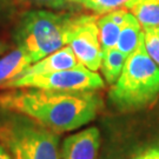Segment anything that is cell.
Segmentation results:
<instances>
[{
    "label": "cell",
    "mask_w": 159,
    "mask_h": 159,
    "mask_svg": "<svg viewBox=\"0 0 159 159\" xmlns=\"http://www.w3.org/2000/svg\"><path fill=\"white\" fill-rule=\"evenodd\" d=\"M104 106L98 91H52L33 87L0 92V110L27 116L56 133L89 124Z\"/></svg>",
    "instance_id": "obj_1"
},
{
    "label": "cell",
    "mask_w": 159,
    "mask_h": 159,
    "mask_svg": "<svg viewBox=\"0 0 159 159\" xmlns=\"http://www.w3.org/2000/svg\"><path fill=\"white\" fill-rule=\"evenodd\" d=\"M159 97V66L148 56L142 32L139 45L126 58L108 100L118 111L131 112L151 106Z\"/></svg>",
    "instance_id": "obj_2"
},
{
    "label": "cell",
    "mask_w": 159,
    "mask_h": 159,
    "mask_svg": "<svg viewBox=\"0 0 159 159\" xmlns=\"http://www.w3.org/2000/svg\"><path fill=\"white\" fill-rule=\"evenodd\" d=\"M0 143L12 159H61L58 133L13 111L0 110Z\"/></svg>",
    "instance_id": "obj_3"
},
{
    "label": "cell",
    "mask_w": 159,
    "mask_h": 159,
    "mask_svg": "<svg viewBox=\"0 0 159 159\" xmlns=\"http://www.w3.org/2000/svg\"><path fill=\"white\" fill-rule=\"evenodd\" d=\"M73 17L72 13L52 12L48 10H31L21 14L13 39L35 63L66 45L65 35Z\"/></svg>",
    "instance_id": "obj_4"
},
{
    "label": "cell",
    "mask_w": 159,
    "mask_h": 159,
    "mask_svg": "<svg viewBox=\"0 0 159 159\" xmlns=\"http://www.w3.org/2000/svg\"><path fill=\"white\" fill-rule=\"evenodd\" d=\"M105 86L104 79L98 72L91 71L87 67L79 65L77 67L61 70L57 72L45 74L21 75L10 80L1 86L2 90L33 87L52 91H98Z\"/></svg>",
    "instance_id": "obj_5"
},
{
    "label": "cell",
    "mask_w": 159,
    "mask_h": 159,
    "mask_svg": "<svg viewBox=\"0 0 159 159\" xmlns=\"http://www.w3.org/2000/svg\"><path fill=\"white\" fill-rule=\"evenodd\" d=\"M97 20L94 16L73 14L65 35V43L72 48L78 61L94 72L100 68L102 59Z\"/></svg>",
    "instance_id": "obj_6"
},
{
    "label": "cell",
    "mask_w": 159,
    "mask_h": 159,
    "mask_svg": "<svg viewBox=\"0 0 159 159\" xmlns=\"http://www.w3.org/2000/svg\"><path fill=\"white\" fill-rule=\"evenodd\" d=\"M100 146V132L92 126L68 136L63 143L61 159H97Z\"/></svg>",
    "instance_id": "obj_7"
},
{
    "label": "cell",
    "mask_w": 159,
    "mask_h": 159,
    "mask_svg": "<svg viewBox=\"0 0 159 159\" xmlns=\"http://www.w3.org/2000/svg\"><path fill=\"white\" fill-rule=\"evenodd\" d=\"M81 64L78 61L73 51L70 46L65 45L45 58L33 63L23 72L21 75H32V74H45L51 72H57L61 70L73 68ZM20 75V77H21Z\"/></svg>",
    "instance_id": "obj_8"
},
{
    "label": "cell",
    "mask_w": 159,
    "mask_h": 159,
    "mask_svg": "<svg viewBox=\"0 0 159 159\" xmlns=\"http://www.w3.org/2000/svg\"><path fill=\"white\" fill-rule=\"evenodd\" d=\"M32 64L31 58L19 47L0 57V89L10 80L20 77Z\"/></svg>",
    "instance_id": "obj_9"
},
{
    "label": "cell",
    "mask_w": 159,
    "mask_h": 159,
    "mask_svg": "<svg viewBox=\"0 0 159 159\" xmlns=\"http://www.w3.org/2000/svg\"><path fill=\"white\" fill-rule=\"evenodd\" d=\"M142 32L143 30L139 21L132 14V12H129L125 23L123 24V26L120 29L119 38H118V43H117L116 47L123 54L129 57L139 45Z\"/></svg>",
    "instance_id": "obj_10"
},
{
    "label": "cell",
    "mask_w": 159,
    "mask_h": 159,
    "mask_svg": "<svg viewBox=\"0 0 159 159\" xmlns=\"http://www.w3.org/2000/svg\"><path fill=\"white\" fill-rule=\"evenodd\" d=\"M126 58L125 54H123L117 47L102 52L100 70L106 84L111 86L116 84L124 68Z\"/></svg>",
    "instance_id": "obj_11"
},
{
    "label": "cell",
    "mask_w": 159,
    "mask_h": 159,
    "mask_svg": "<svg viewBox=\"0 0 159 159\" xmlns=\"http://www.w3.org/2000/svg\"><path fill=\"white\" fill-rule=\"evenodd\" d=\"M142 29L159 26V0H144L130 8Z\"/></svg>",
    "instance_id": "obj_12"
},
{
    "label": "cell",
    "mask_w": 159,
    "mask_h": 159,
    "mask_svg": "<svg viewBox=\"0 0 159 159\" xmlns=\"http://www.w3.org/2000/svg\"><path fill=\"white\" fill-rule=\"evenodd\" d=\"M97 24L99 30V40H100L102 52L114 48L118 43L121 26L113 23L107 17V14H104V17L99 18L97 20Z\"/></svg>",
    "instance_id": "obj_13"
},
{
    "label": "cell",
    "mask_w": 159,
    "mask_h": 159,
    "mask_svg": "<svg viewBox=\"0 0 159 159\" xmlns=\"http://www.w3.org/2000/svg\"><path fill=\"white\" fill-rule=\"evenodd\" d=\"M74 5H79L97 14H107L110 12L126 6L129 0H70Z\"/></svg>",
    "instance_id": "obj_14"
},
{
    "label": "cell",
    "mask_w": 159,
    "mask_h": 159,
    "mask_svg": "<svg viewBox=\"0 0 159 159\" xmlns=\"http://www.w3.org/2000/svg\"><path fill=\"white\" fill-rule=\"evenodd\" d=\"M144 34V44L148 56L152 58L154 63L159 66V35L154 27L152 29H143Z\"/></svg>",
    "instance_id": "obj_15"
},
{
    "label": "cell",
    "mask_w": 159,
    "mask_h": 159,
    "mask_svg": "<svg viewBox=\"0 0 159 159\" xmlns=\"http://www.w3.org/2000/svg\"><path fill=\"white\" fill-rule=\"evenodd\" d=\"M21 1L35 7H44L54 11L73 10L74 6V4H72L70 0H21Z\"/></svg>",
    "instance_id": "obj_16"
},
{
    "label": "cell",
    "mask_w": 159,
    "mask_h": 159,
    "mask_svg": "<svg viewBox=\"0 0 159 159\" xmlns=\"http://www.w3.org/2000/svg\"><path fill=\"white\" fill-rule=\"evenodd\" d=\"M14 12V2L13 0H0V18L5 19L10 18V16Z\"/></svg>",
    "instance_id": "obj_17"
},
{
    "label": "cell",
    "mask_w": 159,
    "mask_h": 159,
    "mask_svg": "<svg viewBox=\"0 0 159 159\" xmlns=\"http://www.w3.org/2000/svg\"><path fill=\"white\" fill-rule=\"evenodd\" d=\"M132 159H159V146L148 148L140 153H138Z\"/></svg>",
    "instance_id": "obj_18"
},
{
    "label": "cell",
    "mask_w": 159,
    "mask_h": 159,
    "mask_svg": "<svg viewBox=\"0 0 159 159\" xmlns=\"http://www.w3.org/2000/svg\"><path fill=\"white\" fill-rule=\"evenodd\" d=\"M0 159H12L10 152L6 150V148L0 143Z\"/></svg>",
    "instance_id": "obj_19"
},
{
    "label": "cell",
    "mask_w": 159,
    "mask_h": 159,
    "mask_svg": "<svg viewBox=\"0 0 159 159\" xmlns=\"http://www.w3.org/2000/svg\"><path fill=\"white\" fill-rule=\"evenodd\" d=\"M7 50H8V45H7L6 43H4V41L0 40V57H1Z\"/></svg>",
    "instance_id": "obj_20"
},
{
    "label": "cell",
    "mask_w": 159,
    "mask_h": 159,
    "mask_svg": "<svg viewBox=\"0 0 159 159\" xmlns=\"http://www.w3.org/2000/svg\"><path fill=\"white\" fill-rule=\"evenodd\" d=\"M142 1H144V0H129V2L126 4L125 7H126V8H129V10H130L131 7H133V6L137 5L138 2H142Z\"/></svg>",
    "instance_id": "obj_21"
},
{
    "label": "cell",
    "mask_w": 159,
    "mask_h": 159,
    "mask_svg": "<svg viewBox=\"0 0 159 159\" xmlns=\"http://www.w3.org/2000/svg\"><path fill=\"white\" fill-rule=\"evenodd\" d=\"M154 30H156V32H157V34L159 35V26H158V27H154Z\"/></svg>",
    "instance_id": "obj_22"
}]
</instances>
